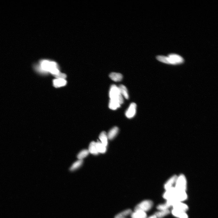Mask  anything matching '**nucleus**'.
<instances>
[{
	"label": "nucleus",
	"mask_w": 218,
	"mask_h": 218,
	"mask_svg": "<svg viewBox=\"0 0 218 218\" xmlns=\"http://www.w3.org/2000/svg\"><path fill=\"white\" fill-rule=\"evenodd\" d=\"M33 68L39 73L44 74L50 72L54 76L60 72L56 62L45 59L39 61L38 64H34Z\"/></svg>",
	"instance_id": "f257e3e1"
},
{
	"label": "nucleus",
	"mask_w": 218,
	"mask_h": 218,
	"mask_svg": "<svg viewBox=\"0 0 218 218\" xmlns=\"http://www.w3.org/2000/svg\"><path fill=\"white\" fill-rule=\"evenodd\" d=\"M110 99L117 100L121 105L124 103V98L121 95L118 87L113 84L110 87L109 93Z\"/></svg>",
	"instance_id": "f03ea898"
},
{
	"label": "nucleus",
	"mask_w": 218,
	"mask_h": 218,
	"mask_svg": "<svg viewBox=\"0 0 218 218\" xmlns=\"http://www.w3.org/2000/svg\"><path fill=\"white\" fill-rule=\"evenodd\" d=\"M153 204V202L151 200L144 201L136 206L135 211H140L146 212L152 209Z\"/></svg>",
	"instance_id": "7ed1b4c3"
},
{
	"label": "nucleus",
	"mask_w": 218,
	"mask_h": 218,
	"mask_svg": "<svg viewBox=\"0 0 218 218\" xmlns=\"http://www.w3.org/2000/svg\"><path fill=\"white\" fill-rule=\"evenodd\" d=\"M178 191H186L187 189V182L185 176L181 175L177 177L175 187Z\"/></svg>",
	"instance_id": "20e7f679"
},
{
	"label": "nucleus",
	"mask_w": 218,
	"mask_h": 218,
	"mask_svg": "<svg viewBox=\"0 0 218 218\" xmlns=\"http://www.w3.org/2000/svg\"><path fill=\"white\" fill-rule=\"evenodd\" d=\"M169 64L177 65L181 64L184 62V59L181 56L175 54H171L168 56Z\"/></svg>",
	"instance_id": "39448f33"
},
{
	"label": "nucleus",
	"mask_w": 218,
	"mask_h": 218,
	"mask_svg": "<svg viewBox=\"0 0 218 218\" xmlns=\"http://www.w3.org/2000/svg\"><path fill=\"white\" fill-rule=\"evenodd\" d=\"M136 104L134 102L132 103L126 112V117L131 119L134 117L136 114Z\"/></svg>",
	"instance_id": "423d86ee"
},
{
	"label": "nucleus",
	"mask_w": 218,
	"mask_h": 218,
	"mask_svg": "<svg viewBox=\"0 0 218 218\" xmlns=\"http://www.w3.org/2000/svg\"><path fill=\"white\" fill-rule=\"evenodd\" d=\"M187 197L186 191H178L176 190L175 194L172 199H174L177 202H182L186 200Z\"/></svg>",
	"instance_id": "0eeeda50"
},
{
	"label": "nucleus",
	"mask_w": 218,
	"mask_h": 218,
	"mask_svg": "<svg viewBox=\"0 0 218 218\" xmlns=\"http://www.w3.org/2000/svg\"><path fill=\"white\" fill-rule=\"evenodd\" d=\"M166 191L163 195V197L167 200L173 199L176 191L175 187H173Z\"/></svg>",
	"instance_id": "6e6552de"
},
{
	"label": "nucleus",
	"mask_w": 218,
	"mask_h": 218,
	"mask_svg": "<svg viewBox=\"0 0 218 218\" xmlns=\"http://www.w3.org/2000/svg\"><path fill=\"white\" fill-rule=\"evenodd\" d=\"M172 207L173 209L185 212L189 209L187 205L181 202H176Z\"/></svg>",
	"instance_id": "1a4fd4ad"
},
{
	"label": "nucleus",
	"mask_w": 218,
	"mask_h": 218,
	"mask_svg": "<svg viewBox=\"0 0 218 218\" xmlns=\"http://www.w3.org/2000/svg\"><path fill=\"white\" fill-rule=\"evenodd\" d=\"M67 82L65 79L62 78L54 79L53 82V86L56 88H59L65 86Z\"/></svg>",
	"instance_id": "9d476101"
},
{
	"label": "nucleus",
	"mask_w": 218,
	"mask_h": 218,
	"mask_svg": "<svg viewBox=\"0 0 218 218\" xmlns=\"http://www.w3.org/2000/svg\"><path fill=\"white\" fill-rule=\"evenodd\" d=\"M109 77L112 80L115 82L121 81L123 78V76L121 74L115 72L111 73L109 75Z\"/></svg>",
	"instance_id": "9b49d317"
},
{
	"label": "nucleus",
	"mask_w": 218,
	"mask_h": 218,
	"mask_svg": "<svg viewBox=\"0 0 218 218\" xmlns=\"http://www.w3.org/2000/svg\"><path fill=\"white\" fill-rule=\"evenodd\" d=\"M120 106V104L117 100L110 99L108 104V107L110 110H115Z\"/></svg>",
	"instance_id": "f8f14e48"
},
{
	"label": "nucleus",
	"mask_w": 218,
	"mask_h": 218,
	"mask_svg": "<svg viewBox=\"0 0 218 218\" xmlns=\"http://www.w3.org/2000/svg\"><path fill=\"white\" fill-rule=\"evenodd\" d=\"M171 212L173 215L178 218H188L186 212L173 209Z\"/></svg>",
	"instance_id": "ddd939ff"
},
{
	"label": "nucleus",
	"mask_w": 218,
	"mask_h": 218,
	"mask_svg": "<svg viewBox=\"0 0 218 218\" xmlns=\"http://www.w3.org/2000/svg\"><path fill=\"white\" fill-rule=\"evenodd\" d=\"M177 177L174 175L171 177L165 183L164 187L166 190L173 187V185L176 181Z\"/></svg>",
	"instance_id": "4468645a"
},
{
	"label": "nucleus",
	"mask_w": 218,
	"mask_h": 218,
	"mask_svg": "<svg viewBox=\"0 0 218 218\" xmlns=\"http://www.w3.org/2000/svg\"><path fill=\"white\" fill-rule=\"evenodd\" d=\"M132 218H146V212L140 211H135L131 214Z\"/></svg>",
	"instance_id": "2eb2a0df"
},
{
	"label": "nucleus",
	"mask_w": 218,
	"mask_h": 218,
	"mask_svg": "<svg viewBox=\"0 0 218 218\" xmlns=\"http://www.w3.org/2000/svg\"><path fill=\"white\" fill-rule=\"evenodd\" d=\"M121 95L127 100L129 98V96L126 87L123 85H120L118 87Z\"/></svg>",
	"instance_id": "dca6fc26"
},
{
	"label": "nucleus",
	"mask_w": 218,
	"mask_h": 218,
	"mask_svg": "<svg viewBox=\"0 0 218 218\" xmlns=\"http://www.w3.org/2000/svg\"><path fill=\"white\" fill-rule=\"evenodd\" d=\"M118 131V127L116 126L113 128L108 133V138L110 140H112L116 136Z\"/></svg>",
	"instance_id": "f3484780"
},
{
	"label": "nucleus",
	"mask_w": 218,
	"mask_h": 218,
	"mask_svg": "<svg viewBox=\"0 0 218 218\" xmlns=\"http://www.w3.org/2000/svg\"><path fill=\"white\" fill-rule=\"evenodd\" d=\"M99 138L102 144L106 147L108 144V138L106 133L104 131L102 132L99 136Z\"/></svg>",
	"instance_id": "a211bd4d"
},
{
	"label": "nucleus",
	"mask_w": 218,
	"mask_h": 218,
	"mask_svg": "<svg viewBox=\"0 0 218 218\" xmlns=\"http://www.w3.org/2000/svg\"><path fill=\"white\" fill-rule=\"evenodd\" d=\"M88 150L89 152L93 155H97L98 154V152L97 150L95 142L93 141L91 142L89 146Z\"/></svg>",
	"instance_id": "6ab92c4d"
},
{
	"label": "nucleus",
	"mask_w": 218,
	"mask_h": 218,
	"mask_svg": "<svg viewBox=\"0 0 218 218\" xmlns=\"http://www.w3.org/2000/svg\"><path fill=\"white\" fill-rule=\"evenodd\" d=\"M96 146L97 150L98 153H104L106 152V147L104 146L101 142H96Z\"/></svg>",
	"instance_id": "aec40b11"
},
{
	"label": "nucleus",
	"mask_w": 218,
	"mask_h": 218,
	"mask_svg": "<svg viewBox=\"0 0 218 218\" xmlns=\"http://www.w3.org/2000/svg\"><path fill=\"white\" fill-rule=\"evenodd\" d=\"M132 211L130 209H128L124 211L117 215L115 218H125V217L132 214Z\"/></svg>",
	"instance_id": "412c9836"
},
{
	"label": "nucleus",
	"mask_w": 218,
	"mask_h": 218,
	"mask_svg": "<svg viewBox=\"0 0 218 218\" xmlns=\"http://www.w3.org/2000/svg\"><path fill=\"white\" fill-rule=\"evenodd\" d=\"M170 212L168 209L161 210L156 212L155 215L157 218H162L169 214Z\"/></svg>",
	"instance_id": "4be33fe9"
},
{
	"label": "nucleus",
	"mask_w": 218,
	"mask_h": 218,
	"mask_svg": "<svg viewBox=\"0 0 218 218\" xmlns=\"http://www.w3.org/2000/svg\"><path fill=\"white\" fill-rule=\"evenodd\" d=\"M88 150H85L81 151L77 156V158L79 160H82L84 158L87 157L89 154Z\"/></svg>",
	"instance_id": "5701e85b"
},
{
	"label": "nucleus",
	"mask_w": 218,
	"mask_h": 218,
	"mask_svg": "<svg viewBox=\"0 0 218 218\" xmlns=\"http://www.w3.org/2000/svg\"><path fill=\"white\" fill-rule=\"evenodd\" d=\"M82 160H79L77 161L74 163L71 167L70 171H73L77 169L82 165Z\"/></svg>",
	"instance_id": "b1692460"
},
{
	"label": "nucleus",
	"mask_w": 218,
	"mask_h": 218,
	"mask_svg": "<svg viewBox=\"0 0 218 218\" xmlns=\"http://www.w3.org/2000/svg\"><path fill=\"white\" fill-rule=\"evenodd\" d=\"M170 207L166 203L165 204L158 205L157 207V209L160 211L168 209Z\"/></svg>",
	"instance_id": "393cba45"
},
{
	"label": "nucleus",
	"mask_w": 218,
	"mask_h": 218,
	"mask_svg": "<svg viewBox=\"0 0 218 218\" xmlns=\"http://www.w3.org/2000/svg\"><path fill=\"white\" fill-rule=\"evenodd\" d=\"M54 76L56 78H62L65 79L66 77V75L65 74L60 72V73L58 74V75L55 76Z\"/></svg>",
	"instance_id": "a878e982"
},
{
	"label": "nucleus",
	"mask_w": 218,
	"mask_h": 218,
	"mask_svg": "<svg viewBox=\"0 0 218 218\" xmlns=\"http://www.w3.org/2000/svg\"><path fill=\"white\" fill-rule=\"evenodd\" d=\"M148 218H157L155 215H152Z\"/></svg>",
	"instance_id": "bb28decb"
}]
</instances>
